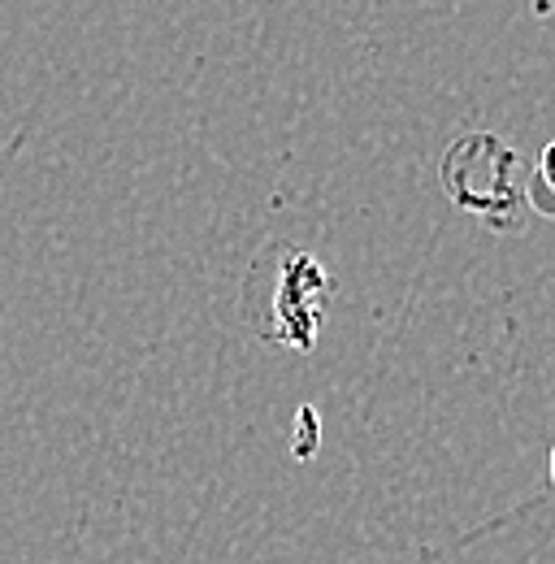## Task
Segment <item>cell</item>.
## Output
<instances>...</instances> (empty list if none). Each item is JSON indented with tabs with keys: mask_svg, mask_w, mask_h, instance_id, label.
<instances>
[{
	"mask_svg": "<svg viewBox=\"0 0 555 564\" xmlns=\"http://www.w3.org/2000/svg\"><path fill=\"white\" fill-rule=\"evenodd\" d=\"M252 279L270 282V295L243 291L248 295L243 313L257 326V335L265 344L313 352L317 348V330H322L326 308H330V291H335V282L322 270V261L300 252V248H278V261H257Z\"/></svg>",
	"mask_w": 555,
	"mask_h": 564,
	"instance_id": "6da1fadb",
	"label": "cell"
},
{
	"mask_svg": "<svg viewBox=\"0 0 555 564\" xmlns=\"http://www.w3.org/2000/svg\"><path fill=\"white\" fill-rule=\"evenodd\" d=\"M443 183L447 196L469 209V200L478 196V187H490V221H503V213L516 209V200L525 196V178L516 165V152L503 148L494 135H465L456 148H447L443 156Z\"/></svg>",
	"mask_w": 555,
	"mask_h": 564,
	"instance_id": "7a4b0ae2",
	"label": "cell"
},
{
	"mask_svg": "<svg viewBox=\"0 0 555 564\" xmlns=\"http://www.w3.org/2000/svg\"><path fill=\"white\" fill-rule=\"evenodd\" d=\"M547 192H555V140L543 148V161H538V174H534V192H525V196L538 200V196H547ZM547 217H555V200H552V209H547Z\"/></svg>",
	"mask_w": 555,
	"mask_h": 564,
	"instance_id": "3957f363",
	"label": "cell"
},
{
	"mask_svg": "<svg viewBox=\"0 0 555 564\" xmlns=\"http://www.w3.org/2000/svg\"><path fill=\"white\" fill-rule=\"evenodd\" d=\"M552 478H555V452H552Z\"/></svg>",
	"mask_w": 555,
	"mask_h": 564,
	"instance_id": "277c9868",
	"label": "cell"
}]
</instances>
